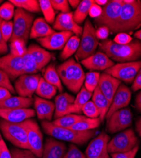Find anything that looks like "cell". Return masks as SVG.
<instances>
[{"label": "cell", "instance_id": "cell-1", "mask_svg": "<svg viewBox=\"0 0 141 158\" xmlns=\"http://www.w3.org/2000/svg\"><path fill=\"white\" fill-rule=\"evenodd\" d=\"M99 49L109 58L121 63L135 61L141 57V42L132 41L127 44H117L110 39L99 43Z\"/></svg>", "mask_w": 141, "mask_h": 158}, {"label": "cell", "instance_id": "cell-2", "mask_svg": "<svg viewBox=\"0 0 141 158\" xmlns=\"http://www.w3.org/2000/svg\"><path fill=\"white\" fill-rule=\"evenodd\" d=\"M141 27V2L123 4L120 14L109 29L112 33H126Z\"/></svg>", "mask_w": 141, "mask_h": 158}, {"label": "cell", "instance_id": "cell-3", "mask_svg": "<svg viewBox=\"0 0 141 158\" xmlns=\"http://www.w3.org/2000/svg\"><path fill=\"white\" fill-rule=\"evenodd\" d=\"M61 82L74 93H78L85 82V73L81 64L69 58L57 68Z\"/></svg>", "mask_w": 141, "mask_h": 158}, {"label": "cell", "instance_id": "cell-4", "mask_svg": "<svg viewBox=\"0 0 141 158\" xmlns=\"http://www.w3.org/2000/svg\"><path fill=\"white\" fill-rule=\"evenodd\" d=\"M42 128L45 132L55 139L83 145L92 139L95 134L94 130L78 131L70 128H63L54 125L52 122L43 121Z\"/></svg>", "mask_w": 141, "mask_h": 158}, {"label": "cell", "instance_id": "cell-5", "mask_svg": "<svg viewBox=\"0 0 141 158\" xmlns=\"http://www.w3.org/2000/svg\"><path fill=\"white\" fill-rule=\"evenodd\" d=\"M99 44V40L96 35V30L90 21L86 19L83 27L80 46L75 53V58L77 61H82L94 55Z\"/></svg>", "mask_w": 141, "mask_h": 158}, {"label": "cell", "instance_id": "cell-6", "mask_svg": "<svg viewBox=\"0 0 141 158\" xmlns=\"http://www.w3.org/2000/svg\"><path fill=\"white\" fill-rule=\"evenodd\" d=\"M0 130L4 137L15 146L29 150L27 132L22 123H11L1 118Z\"/></svg>", "mask_w": 141, "mask_h": 158}, {"label": "cell", "instance_id": "cell-7", "mask_svg": "<svg viewBox=\"0 0 141 158\" xmlns=\"http://www.w3.org/2000/svg\"><path fill=\"white\" fill-rule=\"evenodd\" d=\"M14 17V32L10 42L22 39L27 43L34 22V15L22 9L17 8Z\"/></svg>", "mask_w": 141, "mask_h": 158}, {"label": "cell", "instance_id": "cell-8", "mask_svg": "<svg viewBox=\"0 0 141 158\" xmlns=\"http://www.w3.org/2000/svg\"><path fill=\"white\" fill-rule=\"evenodd\" d=\"M139 140L132 129H128L117 134L108 143V151L110 154L125 152L138 146Z\"/></svg>", "mask_w": 141, "mask_h": 158}, {"label": "cell", "instance_id": "cell-9", "mask_svg": "<svg viewBox=\"0 0 141 158\" xmlns=\"http://www.w3.org/2000/svg\"><path fill=\"white\" fill-rule=\"evenodd\" d=\"M140 70L141 60L117 63L106 69L104 73L117 78L120 81L121 80L126 83L130 84L134 82Z\"/></svg>", "mask_w": 141, "mask_h": 158}, {"label": "cell", "instance_id": "cell-10", "mask_svg": "<svg viewBox=\"0 0 141 158\" xmlns=\"http://www.w3.org/2000/svg\"><path fill=\"white\" fill-rule=\"evenodd\" d=\"M21 123L26 130L29 151L37 157L42 158L44 148L43 143V137L39 125L31 118Z\"/></svg>", "mask_w": 141, "mask_h": 158}, {"label": "cell", "instance_id": "cell-11", "mask_svg": "<svg viewBox=\"0 0 141 158\" xmlns=\"http://www.w3.org/2000/svg\"><path fill=\"white\" fill-rule=\"evenodd\" d=\"M123 0H110L102 8L101 15L95 19L94 22L97 27L106 26L109 29L118 18L123 6Z\"/></svg>", "mask_w": 141, "mask_h": 158}, {"label": "cell", "instance_id": "cell-12", "mask_svg": "<svg viewBox=\"0 0 141 158\" xmlns=\"http://www.w3.org/2000/svg\"><path fill=\"white\" fill-rule=\"evenodd\" d=\"M107 120L108 131L114 134L131 125L132 114L130 109L123 108L112 113Z\"/></svg>", "mask_w": 141, "mask_h": 158}, {"label": "cell", "instance_id": "cell-13", "mask_svg": "<svg viewBox=\"0 0 141 158\" xmlns=\"http://www.w3.org/2000/svg\"><path fill=\"white\" fill-rule=\"evenodd\" d=\"M41 76L38 74L20 76L15 82V90L19 96L31 98L39 84Z\"/></svg>", "mask_w": 141, "mask_h": 158}, {"label": "cell", "instance_id": "cell-14", "mask_svg": "<svg viewBox=\"0 0 141 158\" xmlns=\"http://www.w3.org/2000/svg\"><path fill=\"white\" fill-rule=\"evenodd\" d=\"M0 70L6 73L10 80H15L24 75L22 57H19L10 53L0 57Z\"/></svg>", "mask_w": 141, "mask_h": 158}, {"label": "cell", "instance_id": "cell-15", "mask_svg": "<svg viewBox=\"0 0 141 158\" xmlns=\"http://www.w3.org/2000/svg\"><path fill=\"white\" fill-rule=\"evenodd\" d=\"M109 140L110 137L107 134H100L88 146L85 151L86 158H109L108 151Z\"/></svg>", "mask_w": 141, "mask_h": 158}, {"label": "cell", "instance_id": "cell-16", "mask_svg": "<svg viewBox=\"0 0 141 158\" xmlns=\"http://www.w3.org/2000/svg\"><path fill=\"white\" fill-rule=\"evenodd\" d=\"M54 30L60 32H71L75 35L80 37L82 35L83 28L77 24L73 19V13H60L55 19L53 24Z\"/></svg>", "mask_w": 141, "mask_h": 158}, {"label": "cell", "instance_id": "cell-17", "mask_svg": "<svg viewBox=\"0 0 141 158\" xmlns=\"http://www.w3.org/2000/svg\"><path fill=\"white\" fill-rule=\"evenodd\" d=\"M73 35V34L71 32H55L45 37L37 39V41L46 49L61 50Z\"/></svg>", "mask_w": 141, "mask_h": 158}, {"label": "cell", "instance_id": "cell-18", "mask_svg": "<svg viewBox=\"0 0 141 158\" xmlns=\"http://www.w3.org/2000/svg\"><path fill=\"white\" fill-rule=\"evenodd\" d=\"M130 99V90L124 84H121L114 96L105 118L108 120L114 112L126 108L129 105Z\"/></svg>", "mask_w": 141, "mask_h": 158}, {"label": "cell", "instance_id": "cell-19", "mask_svg": "<svg viewBox=\"0 0 141 158\" xmlns=\"http://www.w3.org/2000/svg\"><path fill=\"white\" fill-rule=\"evenodd\" d=\"M82 64L92 71L106 70L114 65V62L102 52H97L88 58L82 60Z\"/></svg>", "mask_w": 141, "mask_h": 158}, {"label": "cell", "instance_id": "cell-20", "mask_svg": "<svg viewBox=\"0 0 141 158\" xmlns=\"http://www.w3.org/2000/svg\"><path fill=\"white\" fill-rule=\"evenodd\" d=\"M120 85L121 82L118 79L106 73H104L100 76L97 87L101 93L111 103L114 96Z\"/></svg>", "mask_w": 141, "mask_h": 158}, {"label": "cell", "instance_id": "cell-21", "mask_svg": "<svg viewBox=\"0 0 141 158\" xmlns=\"http://www.w3.org/2000/svg\"><path fill=\"white\" fill-rule=\"evenodd\" d=\"M36 112L31 108L1 109L0 118L11 123H21L34 117Z\"/></svg>", "mask_w": 141, "mask_h": 158}, {"label": "cell", "instance_id": "cell-22", "mask_svg": "<svg viewBox=\"0 0 141 158\" xmlns=\"http://www.w3.org/2000/svg\"><path fill=\"white\" fill-rule=\"evenodd\" d=\"M75 98L68 93H61L55 99V120L73 113Z\"/></svg>", "mask_w": 141, "mask_h": 158}, {"label": "cell", "instance_id": "cell-23", "mask_svg": "<svg viewBox=\"0 0 141 158\" xmlns=\"http://www.w3.org/2000/svg\"><path fill=\"white\" fill-rule=\"evenodd\" d=\"M34 104L38 119L48 122L52 120L55 109L54 102L38 96H35Z\"/></svg>", "mask_w": 141, "mask_h": 158}, {"label": "cell", "instance_id": "cell-24", "mask_svg": "<svg viewBox=\"0 0 141 158\" xmlns=\"http://www.w3.org/2000/svg\"><path fill=\"white\" fill-rule=\"evenodd\" d=\"M66 151V145L52 138H48L43 148L42 158H63Z\"/></svg>", "mask_w": 141, "mask_h": 158}, {"label": "cell", "instance_id": "cell-25", "mask_svg": "<svg viewBox=\"0 0 141 158\" xmlns=\"http://www.w3.org/2000/svg\"><path fill=\"white\" fill-rule=\"evenodd\" d=\"M28 52L34 60L40 70L44 68L52 58V55L48 51L34 44L28 48Z\"/></svg>", "mask_w": 141, "mask_h": 158}, {"label": "cell", "instance_id": "cell-26", "mask_svg": "<svg viewBox=\"0 0 141 158\" xmlns=\"http://www.w3.org/2000/svg\"><path fill=\"white\" fill-rule=\"evenodd\" d=\"M55 32L45 20L42 17L36 19L33 24L30 32L29 37L31 39H40L50 35Z\"/></svg>", "mask_w": 141, "mask_h": 158}, {"label": "cell", "instance_id": "cell-27", "mask_svg": "<svg viewBox=\"0 0 141 158\" xmlns=\"http://www.w3.org/2000/svg\"><path fill=\"white\" fill-rule=\"evenodd\" d=\"M34 102L31 98H24L22 96L10 97L4 101H0L1 109H20L29 108Z\"/></svg>", "mask_w": 141, "mask_h": 158}, {"label": "cell", "instance_id": "cell-28", "mask_svg": "<svg viewBox=\"0 0 141 158\" xmlns=\"http://www.w3.org/2000/svg\"><path fill=\"white\" fill-rule=\"evenodd\" d=\"M92 101L99 110L100 114L99 118L100 121L103 122L109 109L111 103L104 95L101 93L98 87H97L93 92Z\"/></svg>", "mask_w": 141, "mask_h": 158}, {"label": "cell", "instance_id": "cell-29", "mask_svg": "<svg viewBox=\"0 0 141 158\" xmlns=\"http://www.w3.org/2000/svg\"><path fill=\"white\" fill-rule=\"evenodd\" d=\"M57 89L48 83L43 77H41L36 90V95L43 99H50L57 94Z\"/></svg>", "mask_w": 141, "mask_h": 158}, {"label": "cell", "instance_id": "cell-30", "mask_svg": "<svg viewBox=\"0 0 141 158\" xmlns=\"http://www.w3.org/2000/svg\"><path fill=\"white\" fill-rule=\"evenodd\" d=\"M94 3V0H83L80 4L73 13V19L74 22L80 25L86 19L88 15L89 10Z\"/></svg>", "mask_w": 141, "mask_h": 158}, {"label": "cell", "instance_id": "cell-31", "mask_svg": "<svg viewBox=\"0 0 141 158\" xmlns=\"http://www.w3.org/2000/svg\"><path fill=\"white\" fill-rule=\"evenodd\" d=\"M43 78L48 83L55 86L60 93L62 92V82L54 64H51L48 66L44 72Z\"/></svg>", "mask_w": 141, "mask_h": 158}, {"label": "cell", "instance_id": "cell-32", "mask_svg": "<svg viewBox=\"0 0 141 158\" xmlns=\"http://www.w3.org/2000/svg\"><path fill=\"white\" fill-rule=\"evenodd\" d=\"M92 95L93 93H90L85 87H82L74 99L73 107V113H81L83 106L89 101L90 99L92 97Z\"/></svg>", "mask_w": 141, "mask_h": 158}, {"label": "cell", "instance_id": "cell-33", "mask_svg": "<svg viewBox=\"0 0 141 158\" xmlns=\"http://www.w3.org/2000/svg\"><path fill=\"white\" fill-rule=\"evenodd\" d=\"M80 43V39L77 35H73L66 44L60 55L62 60H66L77 52Z\"/></svg>", "mask_w": 141, "mask_h": 158}, {"label": "cell", "instance_id": "cell-34", "mask_svg": "<svg viewBox=\"0 0 141 158\" xmlns=\"http://www.w3.org/2000/svg\"><path fill=\"white\" fill-rule=\"evenodd\" d=\"M100 120L99 118H90L85 117L83 119L75 123L70 128L78 131H88L92 130L99 127L100 124Z\"/></svg>", "mask_w": 141, "mask_h": 158}, {"label": "cell", "instance_id": "cell-35", "mask_svg": "<svg viewBox=\"0 0 141 158\" xmlns=\"http://www.w3.org/2000/svg\"><path fill=\"white\" fill-rule=\"evenodd\" d=\"M10 2L17 8L29 13H39L41 11L39 2L36 0H10Z\"/></svg>", "mask_w": 141, "mask_h": 158}, {"label": "cell", "instance_id": "cell-36", "mask_svg": "<svg viewBox=\"0 0 141 158\" xmlns=\"http://www.w3.org/2000/svg\"><path fill=\"white\" fill-rule=\"evenodd\" d=\"M85 118V116H84L70 114L59 118L58 119L55 120L52 123L57 127H60L63 128H71L75 123Z\"/></svg>", "mask_w": 141, "mask_h": 158}, {"label": "cell", "instance_id": "cell-37", "mask_svg": "<svg viewBox=\"0 0 141 158\" xmlns=\"http://www.w3.org/2000/svg\"><path fill=\"white\" fill-rule=\"evenodd\" d=\"M41 11L43 14L44 19L48 23H53L55 20V10L48 0H40L38 1Z\"/></svg>", "mask_w": 141, "mask_h": 158}, {"label": "cell", "instance_id": "cell-38", "mask_svg": "<svg viewBox=\"0 0 141 158\" xmlns=\"http://www.w3.org/2000/svg\"><path fill=\"white\" fill-rule=\"evenodd\" d=\"M26 43L22 39H16L10 44V53L19 57L23 56L28 52Z\"/></svg>", "mask_w": 141, "mask_h": 158}, {"label": "cell", "instance_id": "cell-39", "mask_svg": "<svg viewBox=\"0 0 141 158\" xmlns=\"http://www.w3.org/2000/svg\"><path fill=\"white\" fill-rule=\"evenodd\" d=\"M100 74L97 72H89L85 75V87L90 93H93L98 86Z\"/></svg>", "mask_w": 141, "mask_h": 158}, {"label": "cell", "instance_id": "cell-40", "mask_svg": "<svg viewBox=\"0 0 141 158\" xmlns=\"http://www.w3.org/2000/svg\"><path fill=\"white\" fill-rule=\"evenodd\" d=\"M23 65H24V74L26 75H34L40 71L37 66L32 57L27 52L23 57Z\"/></svg>", "mask_w": 141, "mask_h": 158}, {"label": "cell", "instance_id": "cell-41", "mask_svg": "<svg viewBox=\"0 0 141 158\" xmlns=\"http://www.w3.org/2000/svg\"><path fill=\"white\" fill-rule=\"evenodd\" d=\"M15 6L10 1L3 3L0 6V19L5 21H10L15 15Z\"/></svg>", "mask_w": 141, "mask_h": 158}, {"label": "cell", "instance_id": "cell-42", "mask_svg": "<svg viewBox=\"0 0 141 158\" xmlns=\"http://www.w3.org/2000/svg\"><path fill=\"white\" fill-rule=\"evenodd\" d=\"M82 112L90 118H99V111L92 101H88L82 108Z\"/></svg>", "mask_w": 141, "mask_h": 158}, {"label": "cell", "instance_id": "cell-43", "mask_svg": "<svg viewBox=\"0 0 141 158\" xmlns=\"http://www.w3.org/2000/svg\"><path fill=\"white\" fill-rule=\"evenodd\" d=\"M1 31L4 40L7 43L10 41L14 32V22L2 20L1 23Z\"/></svg>", "mask_w": 141, "mask_h": 158}, {"label": "cell", "instance_id": "cell-44", "mask_svg": "<svg viewBox=\"0 0 141 158\" xmlns=\"http://www.w3.org/2000/svg\"><path fill=\"white\" fill-rule=\"evenodd\" d=\"M50 3L54 10L60 11L62 13H69L71 11L69 4L66 0H52Z\"/></svg>", "mask_w": 141, "mask_h": 158}, {"label": "cell", "instance_id": "cell-45", "mask_svg": "<svg viewBox=\"0 0 141 158\" xmlns=\"http://www.w3.org/2000/svg\"><path fill=\"white\" fill-rule=\"evenodd\" d=\"M0 87L7 89L11 94L15 93V88L11 84L10 79L8 75L0 70Z\"/></svg>", "mask_w": 141, "mask_h": 158}, {"label": "cell", "instance_id": "cell-46", "mask_svg": "<svg viewBox=\"0 0 141 158\" xmlns=\"http://www.w3.org/2000/svg\"><path fill=\"white\" fill-rule=\"evenodd\" d=\"M12 158H36L37 157L29 150L22 149H13L11 150Z\"/></svg>", "mask_w": 141, "mask_h": 158}, {"label": "cell", "instance_id": "cell-47", "mask_svg": "<svg viewBox=\"0 0 141 158\" xmlns=\"http://www.w3.org/2000/svg\"><path fill=\"white\" fill-rule=\"evenodd\" d=\"M63 158H86V156L74 144H71L68 152Z\"/></svg>", "mask_w": 141, "mask_h": 158}, {"label": "cell", "instance_id": "cell-48", "mask_svg": "<svg viewBox=\"0 0 141 158\" xmlns=\"http://www.w3.org/2000/svg\"><path fill=\"white\" fill-rule=\"evenodd\" d=\"M138 150L139 146H137L133 149L129 151L125 152L111 154V156L112 158H135Z\"/></svg>", "mask_w": 141, "mask_h": 158}, {"label": "cell", "instance_id": "cell-49", "mask_svg": "<svg viewBox=\"0 0 141 158\" xmlns=\"http://www.w3.org/2000/svg\"><path fill=\"white\" fill-rule=\"evenodd\" d=\"M113 41L119 44L125 45L131 43L132 38L126 33H119L115 36Z\"/></svg>", "mask_w": 141, "mask_h": 158}, {"label": "cell", "instance_id": "cell-50", "mask_svg": "<svg viewBox=\"0 0 141 158\" xmlns=\"http://www.w3.org/2000/svg\"><path fill=\"white\" fill-rule=\"evenodd\" d=\"M0 158H12L11 153L10 152L1 133H0Z\"/></svg>", "mask_w": 141, "mask_h": 158}, {"label": "cell", "instance_id": "cell-51", "mask_svg": "<svg viewBox=\"0 0 141 158\" xmlns=\"http://www.w3.org/2000/svg\"><path fill=\"white\" fill-rule=\"evenodd\" d=\"M109 32V29L106 26H101V27H98V29L96 30L97 37L99 40L100 39V40L104 41L108 37Z\"/></svg>", "mask_w": 141, "mask_h": 158}, {"label": "cell", "instance_id": "cell-52", "mask_svg": "<svg viewBox=\"0 0 141 158\" xmlns=\"http://www.w3.org/2000/svg\"><path fill=\"white\" fill-rule=\"evenodd\" d=\"M102 12V8L98 5L95 4L94 2V3L92 5L90 8L88 15L92 18L96 19L101 15Z\"/></svg>", "mask_w": 141, "mask_h": 158}, {"label": "cell", "instance_id": "cell-53", "mask_svg": "<svg viewBox=\"0 0 141 158\" xmlns=\"http://www.w3.org/2000/svg\"><path fill=\"white\" fill-rule=\"evenodd\" d=\"M2 19H0V55H5L7 53L8 51V46L7 44V42L4 40L2 31H1V23L2 22Z\"/></svg>", "mask_w": 141, "mask_h": 158}, {"label": "cell", "instance_id": "cell-54", "mask_svg": "<svg viewBox=\"0 0 141 158\" xmlns=\"http://www.w3.org/2000/svg\"><path fill=\"white\" fill-rule=\"evenodd\" d=\"M132 89L134 92L141 89V70L139 72L134 79L132 85Z\"/></svg>", "mask_w": 141, "mask_h": 158}, {"label": "cell", "instance_id": "cell-55", "mask_svg": "<svg viewBox=\"0 0 141 158\" xmlns=\"http://www.w3.org/2000/svg\"><path fill=\"white\" fill-rule=\"evenodd\" d=\"M11 97V93L5 87H0V101H4Z\"/></svg>", "mask_w": 141, "mask_h": 158}, {"label": "cell", "instance_id": "cell-56", "mask_svg": "<svg viewBox=\"0 0 141 158\" xmlns=\"http://www.w3.org/2000/svg\"><path fill=\"white\" fill-rule=\"evenodd\" d=\"M135 106L137 110L141 111V92L138 94L135 99Z\"/></svg>", "mask_w": 141, "mask_h": 158}, {"label": "cell", "instance_id": "cell-57", "mask_svg": "<svg viewBox=\"0 0 141 158\" xmlns=\"http://www.w3.org/2000/svg\"><path fill=\"white\" fill-rule=\"evenodd\" d=\"M68 3L73 8H77L80 4L81 1H79V0H69Z\"/></svg>", "mask_w": 141, "mask_h": 158}, {"label": "cell", "instance_id": "cell-58", "mask_svg": "<svg viewBox=\"0 0 141 158\" xmlns=\"http://www.w3.org/2000/svg\"><path fill=\"white\" fill-rule=\"evenodd\" d=\"M136 130L139 136L141 137V118H140L136 122Z\"/></svg>", "mask_w": 141, "mask_h": 158}, {"label": "cell", "instance_id": "cell-59", "mask_svg": "<svg viewBox=\"0 0 141 158\" xmlns=\"http://www.w3.org/2000/svg\"><path fill=\"white\" fill-rule=\"evenodd\" d=\"M108 0H95L94 2L95 4L98 5L99 6H105L107 3H108Z\"/></svg>", "mask_w": 141, "mask_h": 158}, {"label": "cell", "instance_id": "cell-60", "mask_svg": "<svg viewBox=\"0 0 141 158\" xmlns=\"http://www.w3.org/2000/svg\"><path fill=\"white\" fill-rule=\"evenodd\" d=\"M135 37H136L137 39H139L140 41H141V29H140L139 31H137L135 34H134Z\"/></svg>", "mask_w": 141, "mask_h": 158}, {"label": "cell", "instance_id": "cell-61", "mask_svg": "<svg viewBox=\"0 0 141 158\" xmlns=\"http://www.w3.org/2000/svg\"><path fill=\"white\" fill-rule=\"evenodd\" d=\"M3 2V1H2V0H0V5H1V3Z\"/></svg>", "mask_w": 141, "mask_h": 158}]
</instances>
